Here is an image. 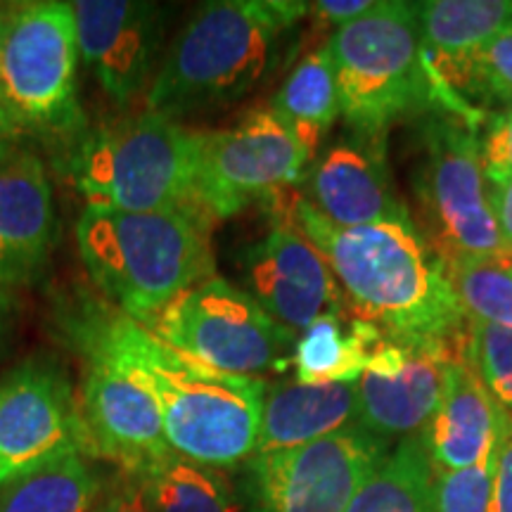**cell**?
<instances>
[{"mask_svg": "<svg viewBox=\"0 0 512 512\" xmlns=\"http://www.w3.org/2000/svg\"><path fill=\"white\" fill-rule=\"evenodd\" d=\"M69 330L110 349L150 387L176 456L214 470L254 456L268 394L264 380L202 366L121 311L83 309Z\"/></svg>", "mask_w": 512, "mask_h": 512, "instance_id": "obj_1", "label": "cell"}, {"mask_svg": "<svg viewBox=\"0 0 512 512\" xmlns=\"http://www.w3.org/2000/svg\"><path fill=\"white\" fill-rule=\"evenodd\" d=\"M287 219L330 266L356 318L387 335L458 337L465 330L446 266L411 219L339 228L306 197L292 202Z\"/></svg>", "mask_w": 512, "mask_h": 512, "instance_id": "obj_2", "label": "cell"}, {"mask_svg": "<svg viewBox=\"0 0 512 512\" xmlns=\"http://www.w3.org/2000/svg\"><path fill=\"white\" fill-rule=\"evenodd\" d=\"M309 12L290 0H219L202 5L159 64L147 112L178 119L230 105L271 72L280 38Z\"/></svg>", "mask_w": 512, "mask_h": 512, "instance_id": "obj_3", "label": "cell"}, {"mask_svg": "<svg viewBox=\"0 0 512 512\" xmlns=\"http://www.w3.org/2000/svg\"><path fill=\"white\" fill-rule=\"evenodd\" d=\"M209 223L200 211L133 214L88 204L76 223V245L100 292L124 316L145 323L216 275Z\"/></svg>", "mask_w": 512, "mask_h": 512, "instance_id": "obj_4", "label": "cell"}, {"mask_svg": "<svg viewBox=\"0 0 512 512\" xmlns=\"http://www.w3.org/2000/svg\"><path fill=\"white\" fill-rule=\"evenodd\" d=\"M202 131L157 112H143L102 128L81 145L74 162L76 188L88 204L133 214L200 211ZM211 219V216H209Z\"/></svg>", "mask_w": 512, "mask_h": 512, "instance_id": "obj_5", "label": "cell"}, {"mask_svg": "<svg viewBox=\"0 0 512 512\" xmlns=\"http://www.w3.org/2000/svg\"><path fill=\"white\" fill-rule=\"evenodd\" d=\"M79 34L72 3L3 5L0 107L10 136H69L83 126Z\"/></svg>", "mask_w": 512, "mask_h": 512, "instance_id": "obj_6", "label": "cell"}, {"mask_svg": "<svg viewBox=\"0 0 512 512\" xmlns=\"http://www.w3.org/2000/svg\"><path fill=\"white\" fill-rule=\"evenodd\" d=\"M344 119L370 140L432 102L422 64L418 3H375L328 43Z\"/></svg>", "mask_w": 512, "mask_h": 512, "instance_id": "obj_7", "label": "cell"}, {"mask_svg": "<svg viewBox=\"0 0 512 512\" xmlns=\"http://www.w3.org/2000/svg\"><path fill=\"white\" fill-rule=\"evenodd\" d=\"M152 335L202 366L256 377L283 370L294 332L261 309L252 294L221 278H209L178 294L145 320Z\"/></svg>", "mask_w": 512, "mask_h": 512, "instance_id": "obj_8", "label": "cell"}, {"mask_svg": "<svg viewBox=\"0 0 512 512\" xmlns=\"http://www.w3.org/2000/svg\"><path fill=\"white\" fill-rule=\"evenodd\" d=\"M420 202L441 264L465 256H510L498 233L486 192L475 126L460 117H437L425 126Z\"/></svg>", "mask_w": 512, "mask_h": 512, "instance_id": "obj_9", "label": "cell"}, {"mask_svg": "<svg viewBox=\"0 0 512 512\" xmlns=\"http://www.w3.org/2000/svg\"><path fill=\"white\" fill-rule=\"evenodd\" d=\"M83 356L79 415L86 458L107 460L128 475L169 458L159 403L150 387L117 354L72 332Z\"/></svg>", "mask_w": 512, "mask_h": 512, "instance_id": "obj_10", "label": "cell"}, {"mask_svg": "<svg viewBox=\"0 0 512 512\" xmlns=\"http://www.w3.org/2000/svg\"><path fill=\"white\" fill-rule=\"evenodd\" d=\"M389 441L361 425L287 451L252 458L259 512H344L389 453Z\"/></svg>", "mask_w": 512, "mask_h": 512, "instance_id": "obj_11", "label": "cell"}, {"mask_svg": "<svg viewBox=\"0 0 512 512\" xmlns=\"http://www.w3.org/2000/svg\"><path fill=\"white\" fill-rule=\"evenodd\" d=\"M309 162V152L271 107L226 131H202L200 207L211 219H228L252 200L283 195Z\"/></svg>", "mask_w": 512, "mask_h": 512, "instance_id": "obj_12", "label": "cell"}, {"mask_svg": "<svg viewBox=\"0 0 512 512\" xmlns=\"http://www.w3.org/2000/svg\"><path fill=\"white\" fill-rule=\"evenodd\" d=\"M460 339L463 332L458 337L382 332L356 380L358 425L387 441L425 430L444 396Z\"/></svg>", "mask_w": 512, "mask_h": 512, "instance_id": "obj_13", "label": "cell"}, {"mask_svg": "<svg viewBox=\"0 0 512 512\" xmlns=\"http://www.w3.org/2000/svg\"><path fill=\"white\" fill-rule=\"evenodd\" d=\"M83 448L79 401L48 358L19 363L0 382V486Z\"/></svg>", "mask_w": 512, "mask_h": 512, "instance_id": "obj_14", "label": "cell"}, {"mask_svg": "<svg viewBox=\"0 0 512 512\" xmlns=\"http://www.w3.org/2000/svg\"><path fill=\"white\" fill-rule=\"evenodd\" d=\"M72 8L81 62L117 105H131L155 79L162 8L143 0H76Z\"/></svg>", "mask_w": 512, "mask_h": 512, "instance_id": "obj_15", "label": "cell"}, {"mask_svg": "<svg viewBox=\"0 0 512 512\" xmlns=\"http://www.w3.org/2000/svg\"><path fill=\"white\" fill-rule=\"evenodd\" d=\"M247 278L261 309L290 332H304L342 306L330 266L290 219L275 223L249 252Z\"/></svg>", "mask_w": 512, "mask_h": 512, "instance_id": "obj_16", "label": "cell"}, {"mask_svg": "<svg viewBox=\"0 0 512 512\" xmlns=\"http://www.w3.org/2000/svg\"><path fill=\"white\" fill-rule=\"evenodd\" d=\"M418 22L422 64L432 88V100L456 105L463 102V95L472 98L479 55L512 24V3L510 0H430V3H418Z\"/></svg>", "mask_w": 512, "mask_h": 512, "instance_id": "obj_17", "label": "cell"}, {"mask_svg": "<svg viewBox=\"0 0 512 512\" xmlns=\"http://www.w3.org/2000/svg\"><path fill=\"white\" fill-rule=\"evenodd\" d=\"M57 242V216L46 169L34 155L0 166V287L41 278Z\"/></svg>", "mask_w": 512, "mask_h": 512, "instance_id": "obj_18", "label": "cell"}, {"mask_svg": "<svg viewBox=\"0 0 512 512\" xmlns=\"http://www.w3.org/2000/svg\"><path fill=\"white\" fill-rule=\"evenodd\" d=\"M309 204L339 228L411 219L396 200L380 147L361 140L339 143L318 159L309 178Z\"/></svg>", "mask_w": 512, "mask_h": 512, "instance_id": "obj_19", "label": "cell"}, {"mask_svg": "<svg viewBox=\"0 0 512 512\" xmlns=\"http://www.w3.org/2000/svg\"><path fill=\"white\" fill-rule=\"evenodd\" d=\"M508 413L494 401L465 351H460L446 377L437 411L422 430L432 472H451L475 465L484 451L501 437Z\"/></svg>", "mask_w": 512, "mask_h": 512, "instance_id": "obj_20", "label": "cell"}, {"mask_svg": "<svg viewBox=\"0 0 512 512\" xmlns=\"http://www.w3.org/2000/svg\"><path fill=\"white\" fill-rule=\"evenodd\" d=\"M354 425H358L356 382L283 384L266 394L254 456L311 444Z\"/></svg>", "mask_w": 512, "mask_h": 512, "instance_id": "obj_21", "label": "cell"}, {"mask_svg": "<svg viewBox=\"0 0 512 512\" xmlns=\"http://www.w3.org/2000/svg\"><path fill=\"white\" fill-rule=\"evenodd\" d=\"M380 335V328L361 318H354L349 325H344L342 313L318 318L294 344L292 363L297 382H356L366 366L368 351Z\"/></svg>", "mask_w": 512, "mask_h": 512, "instance_id": "obj_22", "label": "cell"}, {"mask_svg": "<svg viewBox=\"0 0 512 512\" xmlns=\"http://www.w3.org/2000/svg\"><path fill=\"white\" fill-rule=\"evenodd\" d=\"M271 110L297 136L313 159L320 140L342 114L335 64H332L328 46L313 50L294 67L285 86L273 98Z\"/></svg>", "mask_w": 512, "mask_h": 512, "instance_id": "obj_23", "label": "cell"}, {"mask_svg": "<svg viewBox=\"0 0 512 512\" xmlns=\"http://www.w3.org/2000/svg\"><path fill=\"white\" fill-rule=\"evenodd\" d=\"M344 512H434V472L422 432L384 456Z\"/></svg>", "mask_w": 512, "mask_h": 512, "instance_id": "obj_24", "label": "cell"}, {"mask_svg": "<svg viewBox=\"0 0 512 512\" xmlns=\"http://www.w3.org/2000/svg\"><path fill=\"white\" fill-rule=\"evenodd\" d=\"M100 479L79 451L0 486V512H91Z\"/></svg>", "mask_w": 512, "mask_h": 512, "instance_id": "obj_25", "label": "cell"}, {"mask_svg": "<svg viewBox=\"0 0 512 512\" xmlns=\"http://www.w3.org/2000/svg\"><path fill=\"white\" fill-rule=\"evenodd\" d=\"M136 477L155 512H240L233 486L221 470L176 453Z\"/></svg>", "mask_w": 512, "mask_h": 512, "instance_id": "obj_26", "label": "cell"}, {"mask_svg": "<svg viewBox=\"0 0 512 512\" xmlns=\"http://www.w3.org/2000/svg\"><path fill=\"white\" fill-rule=\"evenodd\" d=\"M446 275L465 320L512 328V256H465Z\"/></svg>", "mask_w": 512, "mask_h": 512, "instance_id": "obj_27", "label": "cell"}, {"mask_svg": "<svg viewBox=\"0 0 512 512\" xmlns=\"http://www.w3.org/2000/svg\"><path fill=\"white\" fill-rule=\"evenodd\" d=\"M465 351L494 401L512 415V328L465 320Z\"/></svg>", "mask_w": 512, "mask_h": 512, "instance_id": "obj_28", "label": "cell"}, {"mask_svg": "<svg viewBox=\"0 0 512 512\" xmlns=\"http://www.w3.org/2000/svg\"><path fill=\"white\" fill-rule=\"evenodd\" d=\"M501 437L486 448L475 465L434 472V512H489Z\"/></svg>", "mask_w": 512, "mask_h": 512, "instance_id": "obj_29", "label": "cell"}, {"mask_svg": "<svg viewBox=\"0 0 512 512\" xmlns=\"http://www.w3.org/2000/svg\"><path fill=\"white\" fill-rule=\"evenodd\" d=\"M472 98L512 107V24L479 55Z\"/></svg>", "mask_w": 512, "mask_h": 512, "instance_id": "obj_30", "label": "cell"}, {"mask_svg": "<svg viewBox=\"0 0 512 512\" xmlns=\"http://www.w3.org/2000/svg\"><path fill=\"white\" fill-rule=\"evenodd\" d=\"M479 150L484 178H512V107L486 117Z\"/></svg>", "mask_w": 512, "mask_h": 512, "instance_id": "obj_31", "label": "cell"}, {"mask_svg": "<svg viewBox=\"0 0 512 512\" xmlns=\"http://www.w3.org/2000/svg\"><path fill=\"white\" fill-rule=\"evenodd\" d=\"M91 512H155V508L147 501L138 477L119 470L110 482L100 486Z\"/></svg>", "mask_w": 512, "mask_h": 512, "instance_id": "obj_32", "label": "cell"}, {"mask_svg": "<svg viewBox=\"0 0 512 512\" xmlns=\"http://www.w3.org/2000/svg\"><path fill=\"white\" fill-rule=\"evenodd\" d=\"M489 512H512V415L505 418Z\"/></svg>", "mask_w": 512, "mask_h": 512, "instance_id": "obj_33", "label": "cell"}, {"mask_svg": "<svg viewBox=\"0 0 512 512\" xmlns=\"http://www.w3.org/2000/svg\"><path fill=\"white\" fill-rule=\"evenodd\" d=\"M375 8V0H318L309 3V12L318 22L330 27H347V24L361 19L366 12Z\"/></svg>", "mask_w": 512, "mask_h": 512, "instance_id": "obj_34", "label": "cell"}, {"mask_svg": "<svg viewBox=\"0 0 512 512\" xmlns=\"http://www.w3.org/2000/svg\"><path fill=\"white\" fill-rule=\"evenodd\" d=\"M486 192H489L498 233L512 256V178H486Z\"/></svg>", "mask_w": 512, "mask_h": 512, "instance_id": "obj_35", "label": "cell"}, {"mask_svg": "<svg viewBox=\"0 0 512 512\" xmlns=\"http://www.w3.org/2000/svg\"><path fill=\"white\" fill-rule=\"evenodd\" d=\"M10 323H12V302H10L8 292L0 287V347H3L5 337H8Z\"/></svg>", "mask_w": 512, "mask_h": 512, "instance_id": "obj_36", "label": "cell"}, {"mask_svg": "<svg viewBox=\"0 0 512 512\" xmlns=\"http://www.w3.org/2000/svg\"><path fill=\"white\" fill-rule=\"evenodd\" d=\"M10 140H12V138H8V136H5L3 131H0V166H3V164L8 162V159L12 157V150H10Z\"/></svg>", "mask_w": 512, "mask_h": 512, "instance_id": "obj_37", "label": "cell"}, {"mask_svg": "<svg viewBox=\"0 0 512 512\" xmlns=\"http://www.w3.org/2000/svg\"><path fill=\"white\" fill-rule=\"evenodd\" d=\"M0 38H3V5H0ZM0 131H3L5 136H8V138H12V136H10V131H8V126H5L3 107H0Z\"/></svg>", "mask_w": 512, "mask_h": 512, "instance_id": "obj_38", "label": "cell"}]
</instances>
